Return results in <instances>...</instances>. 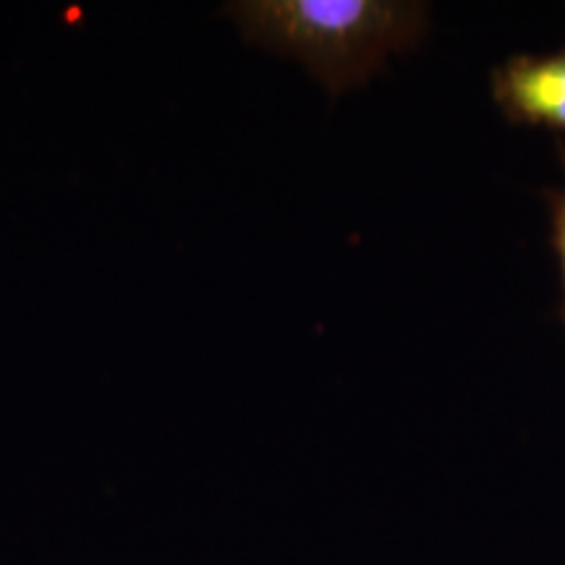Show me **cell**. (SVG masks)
Listing matches in <instances>:
<instances>
[{
    "label": "cell",
    "instance_id": "cell-1",
    "mask_svg": "<svg viewBox=\"0 0 565 565\" xmlns=\"http://www.w3.org/2000/svg\"><path fill=\"white\" fill-rule=\"evenodd\" d=\"M225 13L249 45L301 61L333 97L427 30V6L395 0H242Z\"/></svg>",
    "mask_w": 565,
    "mask_h": 565
},
{
    "label": "cell",
    "instance_id": "cell-2",
    "mask_svg": "<svg viewBox=\"0 0 565 565\" xmlns=\"http://www.w3.org/2000/svg\"><path fill=\"white\" fill-rule=\"evenodd\" d=\"M492 95L511 121L565 134V51L508 58L492 74Z\"/></svg>",
    "mask_w": 565,
    "mask_h": 565
},
{
    "label": "cell",
    "instance_id": "cell-3",
    "mask_svg": "<svg viewBox=\"0 0 565 565\" xmlns=\"http://www.w3.org/2000/svg\"><path fill=\"white\" fill-rule=\"evenodd\" d=\"M565 162V152H563ZM550 210H553V244L561 259V273H563V291H565V186L557 192H550Z\"/></svg>",
    "mask_w": 565,
    "mask_h": 565
}]
</instances>
